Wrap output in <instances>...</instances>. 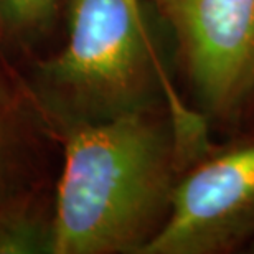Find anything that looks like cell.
Segmentation results:
<instances>
[{
  "label": "cell",
  "mask_w": 254,
  "mask_h": 254,
  "mask_svg": "<svg viewBox=\"0 0 254 254\" xmlns=\"http://www.w3.org/2000/svg\"><path fill=\"white\" fill-rule=\"evenodd\" d=\"M193 162L167 106L76 124L66 140L48 253L140 254Z\"/></svg>",
  "instance_id": "6da1fadb"
},
{
  "label": "cell",
  "mask_w": 254,
  "mask_h": 254,
  "mask_svg": "<svg viewBox=\"0 0 254 254\" xmlns=\"http://www.w3.org/2000/svg\"><path fill=\"white\" fill-rule=\"evenodd\" d=\"M43 68L78 114V124L157 108L160 99L185 144H213L210 123L180 98L147 20L126 0H71L68 42Z\"/></svg>",
  "instance_id": "7a4b0ae2"
},
{
  "label": "cell",
  "mask_w": 254,
  "mask_h": 254,
  "mask_svg": "<svg viewBox=\"0 0 254 254\" xmlns=\"http://www.w3.org/2000/svg\"><path fill=\"white\" fill-rule=\"evenodd\" d=\"M175 38L198 113L228 124L254 94V0H147Z\"/></svg>",
  "instance_id": "3957f363"
},
{
  "label": "cell",
  "mask_w": 254,
  "mask_h": 254,
  "mask_svg": "<svg viewBox=\"0 0 254 254\" xmlns=\"http://www.w3.org/2000/svg\"><path fill=\"white\" fill-rule=\"evenodd\" d=\"M254 238V132L213 145L180 175L170 211L140 254H230Z\"/></svg>",
  "instance_id": "277c9868"
},
{
  "label": "cell",
  "mask_w": 254,
  "mask_h": 254,
  "mask_svg": "<svg viewBox=\"0 0 254 254\" xmlns=\"http://www.w3.org/2000/svg\"><path fill=\"white\" fill-rule=\"evenodd\" d=\"M50 235H42L35 221L13 208L0 211V254L48 253Z\"/></svg>",
  "instance_id": "5b68a950"
},
{
  "label": "cell",
  "mask_w": 254,
  "mask_h": 254,
  "mask_svg": "<svg viewBox=\"0 0 254 254\" xmlns=\"http://www.w3.org/2000/svg\"><path fill=\"white\" fill-rule=\"evenodd\" d=\"M62 0H0V17L20 30L42 27L57 13Z\"/></svg>",
  "instance_id": "8992f818"
},
{
  "label": "cell",
  "mask_w": 254,
  "mask_h": 254,
  "mask_svg": "<svg viewBox=\"0 0 254 254\" xmlns=\"http://www.w3.org/2000/svg\"><path fill=\"white\" fill-rule=\"evenodd\" d=\"M127 3H129V7L132 8V12H134L137 17L142 18V20H147L144 12H142V0H126Z\"/></svg>",
  "instance_id": "52a82bcc"
},
{
  "label": "cell",
  "mask_w": 254,
  "mask_h": 254,
  "mask_svg": "<svg viewBox=\"0 0 254 254\" xmlns=\"http://www.w3.org/2000/svg\"><path fill=\"white\" fill-rule=\"evenodd\" d=\"M246 113H251V114H253V118H254V94H253V98H251V101H250V104H248ZM246 113H245V114H246ZM253 132H254V129H253Z\"/></svg>",
  "instance_id": "ba28073f"
},
{
  "label": "cell",
  "mask_w": 254,
  "mask_h": 254,
  "mask_svg": "<svg viewBox=\"0 0 254 254\" xmlns=\"http://www.w3.org/2000/svg\"><path fill=\"white\" fill-rule=\"evenodd\" d=\"M245 251H246V253H253V254H254V238L250 241V245H248V246L245 248Z\"/></svg>",
  "instance_id": "9c48e42d"
},
{
  "label": "cell",
  "mask_w": 254,
  "mask_h": 254,
  "mask_svg": "<svg viewBox=\"0 0 254 254\" xmlns=\"http://www.w3.org/2000/svg\"><path fill=\"white\" fill-rule=\"evenodd\" d=\"M0 129H2V126H0ZM0 142H2V130H0ZM2 147V145H0Z\"/></svg>",
  "instance_id": "30bf717a"
}]
</instances>
